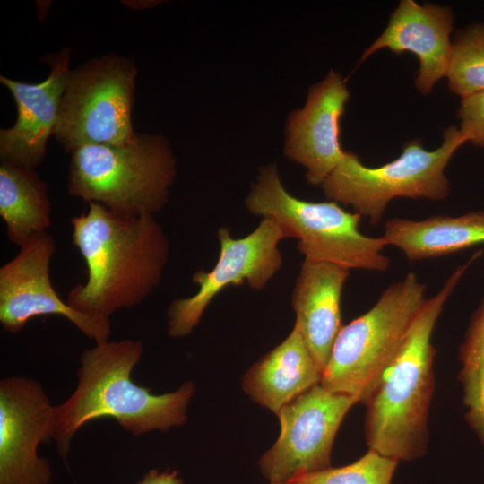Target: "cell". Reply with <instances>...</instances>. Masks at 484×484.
<instances>
[{"label": "cell", "instance_id": "obj_9", "mask_svg": "<svg viewBox=\"0 0 484 484\" xmlns=\"http://www.w3.org/2000/svg\"><path fill=\"white\" fill-rule=\"evenodd\" d=\"M285 238L281 226L270 217L263 218L257 228L242 238H233L229 228H220V252L215 266L210 272L197 271L192 277L197 292L173 300L168 307L169 336L191 333L210 302L229 285L246 283L252 289H263L281 266L278 245Z\"/></svg>", "mask_w": 484, "mask_h": 484}, {"label": "cell", "instance_id": "obj_3", "mask_svg": "<svg viewBox=\"0 0 484 484\" xmlns=\"http://www.w3.org/2000/svg\"><path fill=\"white\" fill-rule=\"evenodd\" d=\"M481 253L476 252L458 266L441 290L426 299L397 356L366 402L365 436L369 449L397 461L418 459L427 452L436 354L432 333L445 303Z\"/></svg>", "mask_w": 484, "mask_h": 484}, {"label": "cell", "instance_id": "obj_8", "mask_svg": "<svg viewBox=\"0 0 484 484\" xmlns=\"http://www.w3.org/2000/svg\"><path fill=\"white\" fill-rule=\"evenodd\" d=\"M137 71L115 54L71 70L53 134L70 153L93 144H123L136 133L132 124Z\"/></svg>", "mask_w": 484, "mask_h": 484}, {"label": "cell", "instance_id": "obj_22", "mask_svg": "<svg viewBox=\"0 0 484 484\" xmlns=\"http://www.w3.org/2000/svg\"><path fill=\"white\" fill-rule=\"evenodd\" d=\"M398 461L375 450L353 463L303 473L285 484H391Z\"/></svg>", "mask_w": 484, "mask_h": 484}, {"label": "cell", "instance_id": "obj_23", "mask_svg": "<svg viewBox=\"0 0 484 484\" xmlns=\"http://www.w3.org/2000/svg\"><path fill=\"white\" fill-rule=\"evenodd\" d=\"M458 117L467 142L484 149V91L463 98Z\"/></svg>", "mask_w": 484, "mask_h": 484}, {"label": "cell", "instance_id": "obj_16", "mask_svg": "<svg viewBox=\"0 0 484 484\" xmlns=\"http://www.w3.org/2000/svg\"><path fill=\"white\" fill-rule=\"evenodd\" d=\"M349 274L342 265L305 258L292 292L294 326L321 372L342 327L341 298Z\"/></svg>", "mask_w": 484, "mask_h": 484}, {"label": "cell", "instance_id": "obj_15", "mask_svg": "<svg viewBox=\"0 0 484 484\" xmlns=\"http://www.w3.org/2000/svg\"><path fill=\"white\" fill-rule=\"evenodd\" d=\"M453 24L454 14L448 6L402 0L385 30L364 51L361 60L382 48L397 55L412 53L419 61L415 86L420 93L428 94L441 78L446 77Z\"/></svg>", "mask_w": 484, "mask_h": 484}, {"label": "cell", "instance_id": "obj_18", "mask_svg": "<svg viewBox=\"0 0 484 484\" xmlns=\"http://www.w3.org/2000/svg\"><path fill=\"white\" fill-rule=\"evenodd\" d=\"M412 261L430 259L484 244V212L452 217L437 215L421 220L391 219L382 236Z\"/></svg>", "mask_w": 484, "mask_h": 484}, {"label": "cell", "instance_id": "obj_5", "mask_svg": "<svg viewBox=\"0 0 484 484\" xmlns=\"http://www.w3.org/2000/svg\"><path fill=\"white\" fill-rule=\"evenodd\" d=\"M414 272L391 284L367 312L340 330L320 385L366 404L397 356L426 301Z\"/></svg>", "mask_w": 484, "mask_h": 484}, {"label": "cell", "instance_id": "obj_2", "mask_svg": "<svg viewBox=\"0 0 484 484\" xmlns=\"http://www.w3.org/2000/svg\"><path fill=\"white\" fill-rule=\"evenodd\" d=\"M143 353V342L132 339L108 340L82 353L74 392L54 407L52 440L63 459L78 430L95 419L112 418L134 436L186 423L194 383L163 394L136 385L131 375Z\"/></svg>", "mask_w": 484, "mask_h": 484}, {"label": "cell", "instance_id": "obj_17", "mask_svg": "<svg viewBox=\"0 0 484 484\" xmlns=\"http://www.w3.org/2000/svg\"><path fill=\"white\" fill-rule=\"evenodd\" d=\"M321 376L294 326L281 343L248 369L242 387L254 402L277 414L284 405L320 384Z\"/></svg>", "mask_w": 484, "mask_h": 484}, {"label": "cell", "instance_id": "obj_24", "mask_svg": "<svg viewBox=\"0 0 484 484\" xmlns=\"http://www.w3.org/2000/svg\"><path fill=\"white\" fill-rule=\"evenodd\" d=\"M136 484H183V480L178 477V473L176 471L160 472L156 470H151Z\"/></svg>", "mask_w": 484, "mask_h": 484}, {"label": "cell", "instance_id": "obj_7", "mask_svg": "<svg viewBox=\"0 0 484 484\" xmlns=\"http://www.w3.org/2000/svg\"><path fill=\"white\" fill-rule=\"evenodd\" d=\"M466 142L460 128L450 125L436 150L428 151L420 139H412L405 143L397 159L376 168L364 165L357 154L345 151L321 186L327 198L350 205L375 225L394 198H446L450 187L445 169Z\"/></svg>", "mask_w": 484, "mask_h": 484}, {"label": "cell", "instance_id": "obj_25", "mask_svg": "<svg viewBox=\"0 0 484 484\" xmlns=\"http://www.w3.org/2000/svg\"><path fill=\"white\" fill-rule=\"evenodd\" d=\"M270 484H275V483H270Z\"/></svg>", "mask_w": 484, "mask_h": 484}, {"label": "cell", "instance_id": "obj_12", "mask_svg": "<svg viewBox=\"0 0 484 484\" xmlns=\"http://www.w3.org/2000/svg\"><path fill=\"white\" fill-rule=\"evenodd\" d=\"M54 407L37 380H0V484L50 483V464L38 449L52 440Z\"/></svg>", "mask_w": 484, "mask_h": 484}, {"label": "cell", "instance_id": "obj_13", "mask_svg": "<svg viewBox=\"0 0 484 484\" xmlns=\"http://www.w3.org/2000/svg\"><path fill=\"white\" fill-rule=\"evenodd\" d=\"M48 76L39 83H27L0 76V82L13 96L17 107L14 125L0 130V160L30 169L47 154V143L56 123L62 97L69 78L70 50L44 56Z\"/></svg>", "mask_w": 484, "mask_h": 484}, {"label": "cell", "instance_id": "obj_19", "mask_svg": "<svg viewBox=\"0 0 484 484\" xmlns=\"http://www.w3.org/2000/svg\"><path fill=\"white\" fill-rule=\"evenodd\" d=\"M0 215L9 240L19 248L51 226L47 184L35 169L1 162Z\"/></svg>", "mask_w": 484, "mask_h": 484}, {"label": "cell", "instance_id": "obj_10", "mask_svg": "<svg viewBox=\"0 0 484 484\" xmlns=\"http://www.w3.org/2000/svg\"><path fill=\"white\" fill-rule=\"evenodd\" d=\"M355 397L332 393L317 384L277 413L281 433L259 461L270 483L285 484L293 477L331 467L338 428Z\"/></svg>", "mask_w": 484, "mask_h": 484}, {"label": "cell", "instance_id": "obj_1", "mask_svg": "<svg viewBox=\"0 0 484 484\" xmlns=\"http://www.w3.org/2000/svg\"><path fill=\"white\" fill-rule=\"evenodd\" d=\"M73 243L87 267V280L65 301L82 313L110 318L143 302L160 285L169 241L153 215L128 216L89 203L71 219Z\"/></svg>", "mask_w": 484, "mask_h": 484}, {"label": "cell", "instance_id": "obj_11", "mask_svg": "<svg viewBox=\"0 0 484 484\" xmlns=\"http://www.w3.org/2000/svg\"><path fill=\"white\" fill-rule=\"evenodd\" d=\"M55 251L54 238L45 232L22 246L18 254L0 268V323L3 329L17 333L30 319L54 315L68 319L96 343L108 341L110 318L77 311L57 295L49 274Z\"/></svg>", "mask_w": 484, "mask_h": 484}, {"label": "cell", "instance_id": "obj_14", "mask_svg": "<svg viewBox=\"0 0 484 484\" xmlns=\"http://www.w3.org/2000/svg\"><path fill=\"white\" fill-rule=\"evenodd\" d=\"M349 98L343 78L330 71L309 90L305 106L288 119L285 154L307 169L311 185H322L344 156L340 119Z\"/></svg>", "mask_w": 484, "mask_h": 484}, {"label": "cell", "instance_id": "obj_6", "mask_svg": "<svg viewBox=\"0 0 484 484\" xmlns=\"http://www.w3.org/2000/svg\"><path fill=\"white\" fill-rule=\"evenodd\" d=\"M245 204L255 215L274 219L287 238H298V249L305 258L350 270L385 272L390 265L383 253V238L360 232L359 213L345 211L334 201L308 202L290 194L275 165L260 169Z\"/></svg>", "mask_w": 484, "mask_h": 484}, {"label": "cell", "instance_id": "obj_4", "mask_svg": "<svg viewBox=\"0 0 484 484\" xmlns=\"http://www.w3.org/2000/svg\"><path fill=\"white\" fill-rule=\"evenodd\" d=\"M176 160L160 135L137 134L123 144H93L71 152L67 192L123 215H153L168 202Z\"/></svg>", "mask_w": 484, "mask_h": 484}, {"label": "cell", "instance_id": "obj_20", "mask_svg": "<svg viewBox=\"0 0 484 484\" xmlns=\"http://www.w3.org/2000/svg\"><path fill=\"white\" fill-rule=\"evenodd\" d=\"M465 418L484 445V297L459 349Z\"/></svg>", "mask_w": 484, "mask_h": 484}, {"label": "cell", "instance_id": "obj_21", "mask_svg": "<svg viewBox=\"0 0 484 484\" xmlns=\"http://www.w3.org/2000/svg\"><path fill=\"white\" fill-rule=\"evenodd\" d=\"M446 77L450 91L462 99L484 91V23L457 31Z\"/></svg>", "mask_w": 484, "mask_h": 484}]
</instances>
